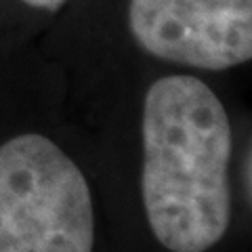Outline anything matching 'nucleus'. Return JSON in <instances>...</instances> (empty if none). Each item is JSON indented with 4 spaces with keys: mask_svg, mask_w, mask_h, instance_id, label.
Instances as JSON below:
<instances>
[{
    "mask_svg": "<svg viewBox=\"0 0 252 252\" xmlns=\"http://www.w3.org/2000/svg\"><path fill=\"white\" fill-rule=\"evenodd\" d=\"M112 109L135 141L141 229L156 252H219L233 227L231 112L208 76L132 63Z\"/></svg>",
    "mask_w": 252,
    "mask_h": 252,
    "instance_id": "nucleus-1",
    "label": "nucleus"
},
{
    "mask_svg": "<svg viewBox=\"0 0 252 252\" xmlns=\"http://www.w3.org/2000/svg\"><path fill=\"white\" fill-rule=\"evenodd\" d=\"M65 74L42 46L0 53V252H103V215Z\"/></svg>",
    "mask_w": 252,
    "mask_h": 252,
    "instance_id": "nucleus-2",
    "label": "nucleus"
},
{
    "mask_svg": "<svg viewBox=\"0 0 252 252\" xmlns=\"http://www.w3.org/2000/svg\"><path fill=\"white\" fill-rule=\"evenodd\" d=\"M65 17L112 30L141 65L215 76L252 59V0H80Z\"/></svg>",
    "mask_w": 252,
    "mask_h": 252,
    "instance_id": "nucleus-3",
    "label": "nucleus"
},
{
    "mask_svg": "<svg viewBox=\"0 0 252 252\" xmlns=\"http://www.w3.org/2000/svg\"><path fill=\"white\" fill-rule=\"evenodd\" d=\"M80 0H0V53L34 44Z\"/></svg>",
    "mask_w": 252,
    "mask_h": 252,
    "instance_id": "nucleus-4",
    "label": "nucleus"
},
{
    "mask_svg": "<svg viewBox=\"0 0 252 252\" xmlns=\"http://www.w3.org/2000/svg\"><path fill=\"white\" fill-rule=\"evenodd\" d=\"M250 164H252V158H250V143L246 145V154L242 156V164H240V172H242V187H244V193H246V202L250 206V189H252V181H250Z\"/></svg>",
    "mask_w": 252,
    "mask_h": 252,
    "instance_id": "nucleus-5",
    "label": "nucleus"
}]
</instances>
